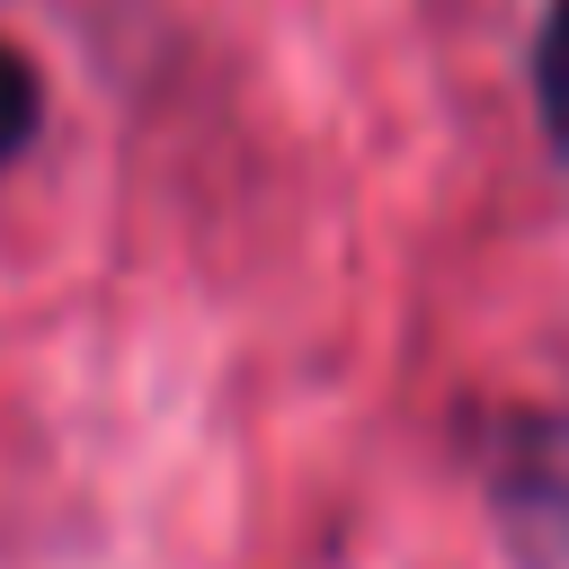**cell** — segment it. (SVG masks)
<instances>
[{
	"label": "cell",
	"mask_w": 569,
	"mask_h": 569,
	"mask_svg": "<svg viewBox=\"0 0 569 569\" xmlns=\"http://www.w3.org/2000/svg\"><path fill=\"white\" fill-rule=\"evenodd\" d=\"M489 516L525 569H569V409H507L489 427Z\"/></svg>",
	"instance_id": "cell-1"
},
{
	"label": "cell",
	"mask_w": 569,
	"mask_h": 569,
	"mask_svg": "<svg viewBox=\"0 0 569 569\" xmlns=\"http://www.w3.org/2000/svg\"><path fill=\"white\" fill-rule=\"evenodd\" d=\"M533 98H542L551 142L569 151V0L542 9V36H533Z\"/></svg>",
	"instance_id": "cell-2"
},
{
	"label": "cell",
	"mask_w": 569,
	"mask_h": 569,
	"mask_svg": "<svg viewBox=\"0 0 569 569\" xmlns=\"http://www.w3.org/2000/svg\"><path fill=\"white\" fill-rule=\"evenodd\" d=\"M36 116H44L36 71H27V53H18V44H0V160H18V151L36 142Z\"/></svg>",
	"instance_id": "cell-3"
}]
</instances>
